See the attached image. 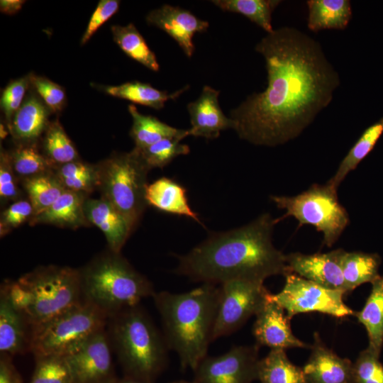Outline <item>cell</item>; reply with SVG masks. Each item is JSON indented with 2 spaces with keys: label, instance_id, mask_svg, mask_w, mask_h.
Listing matches in <instances>:
<instances>
[{
  "label": "cell",
  "instance_id": "obj_47",
  "mask_svg": "<svg viewBox=\"0 0 383 383\" xmlns=\"http://www.w3.org/2000/svg\"><path fill=\"white\" fill-rule=\"evenodd\" d=\"M113 383H152V381L125 375L122 379H116Z\"/></svg>",
  "mask_w": 383,
  "mask_h": 383
},
{
  "label": "cell",
  "instance_id": "obj_25",
  "mask_svg": "<svg viewBox=\"0 0 383 383\" xmlns=\"http://www.w3.org/2000/svg\"><path fill=\"white\" fill-rule=\"evenodd\" d=\"M307 26L313 32L326 29L344 30L352 18L349 0H308Z\"/></svg>",
  "mask_w": 383,
  "mask_h": 383
},
{
  "label": "cell",
  "instance_id": "obj_5",
  "mask_svg": "<svg viewBox=\"0 0 383 383\" xmlns=\"http://www.w3.org/2000/svg\"><path fill=\"white\" fill-rule=\"evenodd\" d=\"M108 336L126 376L152 381L165 367L163 335L139 305L109 317Z\"/></svg>",
  "mask_w": 383,
  "mask_h": 383
},
{
  "label": "cell",
  "instance_id": "obj_48",
  "mask_svg": "<svg viewBox=\"0 0 383 383\" xmlns=\"http://www.w3.org/2000/svg\"><path fill=\"white\" fill-rule=\"evenodd\" d=\"M171 383H195L194 381L192 382H187V381H184V380H179V381H175V382H172Z\"/></svg>",
  "mask_w": 383,
  "mask_h": 383
},
{
  "label": "cell",
  "instance_id": "obj_44",
  "mask_svg": "<svg viewBox=\"0 0 383 383\" xmlns=\"http://www.w3.org/2000/svg\"><path fill=\"white\" fill-rule=\"evenodd\" d=\"M19 192L15 181L14 171L9 155L5 150L1 151L0 157V196L6 200H15Z\"/></svg>",
  "mask_w": 383,
  "mask_h": 383
},
{
  "label": "cell",
  "instance_id": "obj_24",
  "mask_svg": "<svg viewBox=\"0 0 383 383\" xmlns=\"http://www.w3.org/2000/svg\"><path fill=\"white\" fill-rule=\"evenodd\" d=\"M128 109L133 119L130 135L135 143V149H143L166 138L182 140L190 135L189 129H179L155 116L142 114L133 104L129 105Z\"/></svg>",
  "mask_w": 383,
  "mask_h": 383
},
{
  "label": "cell",
  "instance_id": "obj_38",
  "mask_svg": "<svg viewBox=\"0 0 383 383\" xmlns=\"http://www.w3.org/2000/svg\"><path fill=\"white\" fill-rule=\"evenodd\" d=\"M29 383H72L65 356L47 355L35 358V367Z\"/></svg>",
  "mask_w": 383,
  "mask_h": 383
},
{
  "label": "cell",
  "instance_id": "obj_43",
  "mask_svg": "<svg viewBox=\"0 0 383 383\" xmlns=\"http://www.w3.org/2000/svg\"><path fill=\"white\" fill-rule=\"evenodd\" d=\"M120 1L101 0L87 24V28L81 38V45L86 44L96 30L118 11Z\"/></svg>",
  "mask_w": 383,
  "mask_h": 383
},
{
  "label": "cell",
  "instance_id": "obj_29",
  "mask_svg": "<svg viewBox=\"0 0 383 383\" xmlns=\"http://www.w3.org/2000/svg\"><path fill=\"white\" fill-rule=\"evenodd\" d=\"M380 258L376 254L347 252L343 250L340 266L348 293L366 282H372L379 275Z\"/></svg>",
  "mask_w": 383,
  "mask_h": 383
},
{
  "label": "cell",
  "instance_id": "obj_9",
  "mask_svg": "<svg viewBox=\"0 0 383 383\" xmlns=\"http://www.w3.org/2000/svg\"><path fill=\"white\" fill-rule=\"evenodd\" d=\"M337 191L327 183L314 184L295 196H271L277 207L286 211L283 216L275 219L276 223L292 216L299 226H314L323 234V244L331 247L350 222L348 213L340 203Z\"/></svg>",
  "mask_w": 383,
  "mask_h": 383
},
{
  "label": "cell",
  "instance_id": "obj_21",
  "mask_svg": "<svg viewBox=\"0 0 383 383\" xmlns=\"http://www.w3.org/2000/svg\"><path fill=\"white\" fill-rule=\"evenodd\" d=\"M30 326L9 299L0 293V353L13 357L30 351Z\"/></svg>",
  "mask_w": 383,
  "mask_h": 383
},
{
  "label": "cell",
  "instance_id": "obj_34",
  "mask_svg": "<svg viewBox=\"0 0 383 383\" xmlns=\"http://www.w3.org/2000/svg\"><path fill=\"white\" fill-rule=\"evenodd\" d=\"M55 175L65 189L88 194L98 185V167L79 160L57 166Z\"/></svg>",
  "mask_w": 383,
  "mask_h": 383
},
{
  "label": "cell",
  "instance_id": "obj_40",
  "mask_svg": "<svg viewBox=\"0 0 383 383\" xmlns=\"http://www.w3.org/2000/svg\"><path fill=\"white\" fill-rule=\"evenodd\" d=\"M30 87L29 74L11 81L4 89L0 105L5 118L10 124L14 114L24 101Z\"/></svg>",
  "mask_w": 383,
  "mask_h": 383
},
{
  "label": "cell",
  "instance_id": "obj_15",
  "mask_svg": "<svg viewBox=\"0 0 383 383\" xmlns=\"http://www.w3.org/2000/svg\"><path fill=\"white\" fill-rule=\"evenodd\" d=\"M343 249L311 255L293 252L286 255L289 272L331 289L348 293L340 266Z\"/></svg>",
  "mask_w": 383,
  "mask_h": 383
},
{
  "label": "cell",
  "instance_id": "obj_27",
  "mask_svg": "<svg viewBox=\"0 0 383 383\" xmlns=\"http://www.w3.org/2000/svg\"><path fill=\"white\" fill-rule=\"evenodd\" d=\"M372 284L365 306L354 315L366 328L368 348L379 356L383 344V276H379Z\"/></svg>",
  "mask_w": 383,
  "mask_h": 383
},
{
  "label": "cell",
  "instance_id": "obj_22",
  "mask_svg": "<svg viewBox=\"0 0 383 383\" xmlns=\"http://www.w3.org/2000/svg\"><path fill=\"white\" fill-rule=\"evenodd\" d=\"M148 205L171 214L184 216L201 223L198 214L188 203L187 189L168 177H161L148 184L145 194Z\"/></svg>",
  "mask_w": 383,
  "mask_h": 383
},
{
  "label": "cell",
  "instance_id": "obj_39",
  "mask_svg": "<svg viewBox=\"0 0 383 383\" xmlns=\"http://www.w3.org/2000/svg\"><path fill=\"white\" fill-rule=\"evenodd\" d=\"M30 87L52 111L59 113L65 108L67 96L65 89L50 79L30 73Z\"/></svg>",
  "mask_w": 383,
  "mask_h": 383
},
{
  "label": "cell",
  "instance_id": "obj_14",
  "mask_svg": "<svg viewBox=\"0 0 383 383\" xmlns=\"http://www.w3.org/2000/svg\"><path fill=\"white\" fill-rule=\"evenodd\" d=\"M145 20L148 25L160 28L174 39L188 57H192L195 50L194 35L206 31L209 27L208 21L189 10L169 4L150 11Z\"/></svg>",
  "mask_w": 383,
  "mask_h": 383
},
{
  "label": "cell",
  "instance_id": "obj_23",
  "mask_svg": "<svg viewBox=\"0 0 383 383\" xmlns=\"http://www.w3.org/2000/svg\"><path fill=\"white\" fill-rule=\"evenodd\" d=\"M84 195L66 189L48 209L33 217L30 224L46 223L72 228L88 225L84 210Z\"/></svg>",
  "mask_w": 383,
  "mask_h": 383
},
{
  "label": "cell",
  "instance_id": "obj_7",
  "mask_svg": "<svg viewBox=\"0 0 383 383\" xmlns=\"http://www.w3.org/2000/svg\"><path fill=\"white\" fill-rule=\"evenodd\" d=\"M109 316L82 299L53 318L30 327V351L35 358L67 356L107 326Z\"/></svg>",
  "mask_w": 383,
  "mask_h": 383
},
{
  "label": "cell",
  "instance_id": "obj_37",
  "mask_svg": "<svg viewBox=\"0 0 383 383\" xmlns=\"http://www.w3.org/2000/svg\"><path fill=\"white\" fill-rule=\"evenodd\" d=\"M180 141L179 139L166 138L143 149H134L150 170L163 168L177 157L189 153V147Z\"/></svg>",
  "mask_w": 383,
  "mask_h": 383
},
{
  "label": "cell",
  "instance_id": "obj_3",
  "mask_svg": "<svg viewBox=\"0 0 383 383\" xmlns=\"http://www.w3.org/2000/svg\"><path fill=\"white\" fill-rule=\"evenodd\" d=\"M219 286L204 283L184 293L162 291L152 296L168 348L181 369L194 371L207 356L216 319Z\"/></svg>",
  "mask_w": 383,
  "mask_h": 383
},
{
  "label": "cell",
  "instance_id": "obj_1",
  "mask_svg": "<svg viewBox=\"0 0 383 383\" xmlns=\"http://www.w3.org/2000/svg\"><path fill=\"white\" fill-rule=\"evenodd\" d=\"M255 50L265 59L267 87L249 95L230 117L240 139L255 145H282L330 104L340 75L320 43L293 27L273 30Z\"/></svg>",
  "mask_w": 383,
  "mask_h": 383
},
{
  "label": "cell",
  "instance_id": "obj_12",
  "mask_svg": "<svg viewBox=\"0 0 383 383\" xmlns=\"http://www.w3.org/2000/svg\"><path fill=\"white\" fill-rule=\"evenodd\" d=\"M259 345H236L206 356L194 370L195 383H252L257 378Z\"/></svg>",
  "mask_w": 383,
  "mask_h": 383
},
{
  "label": "cell",
  "instance_id": "obj_16",
  "mask_svg": "<svg viewBox=\"0 0 383 383\" xmlns=\"http://www.w3.org/2000/svg\"><path fill=\"white\" fill-rule=\"evenodd\" d=\"M270 293L267 300L255 315L252 333L257 345L271 350L308 348L292 333L290 318L284 309L275 302Z\"/></svg>",
  "mask_w": 383,
  "mask_h": 383
},
{
  "label": "cell",
  "instance_id": "obj_8",
  "mask_svg": "<svg viewBox=\"0 0 383 383\" xmlns=\"http://www.w3.org/2000/svg\"><path fill=\"white\" fill-rule=\"evenodd\" d=\"M97 167V187L101 197L125 217L133 230L148 205L145 194L150 169L134 148L111 156Z\"/></svg>",
  "mask_w": 383,
  "mask_h": 383
},
{
  "label": "cell",
  "instance_id": "obj_42",
  "mask_svg": "<svg viewBox=\"0 0 383 383\" xmlns=\"http://www.w3.org/2000/svg\"><path fill=\"white\" fill-rule=\"evenodd\" d=\"M34 211L30 201L19 200L11 204L3 213L1 218V235L21 225L33 217Z\"/></svg>",
  "mask_w": 383,
  "mask_h": 383
},
{
  "label": "cell",
  "instance_id": "obj_35",
  "mask_svg": "<svg viewBox=\"0 0 383 383\" xmlns=\"http://www.w3.org/2000/svg\"><path fill=\"white\" fill-rule=\"evenodd\" d=\"M44 155L55 166L79 160L77 150L58 120L50 122L43 140Z\"/></svg>",
  "mask_w": 383,
  "mask_h": 383
},
{
  "label": "cell",
  "instance_id": "obj_31",
  "mask_svg": "<svg viewBox=\"0 0 383 383\" xmlns=\"http://www.w3.org/2000/svg\"><path fill=\"white\" fill-rule=\"evenodd\" d=\"M111 30L114 42L127 56L153 72L159 71L155 53L133 23L113 25Z\"/></svg>",
  "mask_w": 383,
  "mask_h": 383
},
{
  "label": "cell",
  "instance_id": "obj_11",
  "mask_svg": "<svg viewBox=\"0 0 383 383\" xmlns=\"http://www.w3.org/2000/svg\"><path fill=\"white\" fill-rule=\"evenodd\" d=\"M285 284L272 299L282 306L289 318L301 313L318 312L336 318L354 315L355 311L343 301V290L331 289L290 272Z\"/></svg>",
  "mask_w": 383,
  "mask_h": 383
},
{
  "label": "cell",
  "instance_id": "obj_18",
  "mask_svg": "<svg viewBox=\"0 0 383 383\" xmlns=\"http://www.w3.org/2000/svg\"><path fill=\"white\" fill-rule=\"evenodd\" d=\"M310 357L302 367L308 383H354L353 364L327 348L313 335Z\"/></svg>",
  "mask_w": 383,
  "mask_h": 383
},
{
  "label": "cell",
  "instance_id": "obj_4",
  "mask_svg": "<svg viewBox=\"0 0 383 383\" xmlns=\"http://www.w3.org/2000/svg\"><path fill=\"white\" fill-rule=\"evenodd\" d=\"M30 327L58 315L82 300L79 270L49 265L4 282L1 292Z\"/></svg>",
  "mask_w": 383,
  "mask_h": 383
},
{
  "label": "cell",
  "instance_id": "obj_19",
  "mask_svg": "<svg viewBox=\"0 0 383 383\" xmlns=\"http://www.w3.org/2000/svg\"><path fill=\"white\" fill-rule=\"evenodd\" d=\"M84 210L89 223L96 226L104 234L110 250L120 252L133 231L125 217L102 197L86 199Z\"/></svg>",
  "mask_w": 383,
  "mask_h": 383
},
{
  "label": "cell",
  "instance_id": "obj_2",
  "mask_svg": "<svg viewBox=\"0 0 383 383\" xmlns=\"http://www.w3.org/2000/svg\"><path fill=\"white\" fill-rule=\"evenodd\" d=\"M275 219L263 213L250 223L212 233L189 252L178 257L176 272L192 281L221 284L238 278L265 281L290 273L286 255L272 243Z\"/></svg>",
  "mask_w": 383,
  "mask_h": 383
},
{
  "label": "cell",
  "instance_id": "obj_20",
  "mask_svg": "<svg viewBox=\"0 0 383 383\" xmlns=\"http://www.w3.org/2000/svg\"><path fill=\"white\" fill-rule=\"evenodd\" d=\"M52 111L31 87L24 101L8 126L13 137L20 143L37 142L45 133Z\"/></svg>",
  "mask_w": 383,
  "mask_h": 383
},
{
  "label": "cell",
  "instance_id": "obj_45",
  "mask_svg": "<svg viewBox=\"0 0 383 383\" xmlns=\"http://www.w3.org/2000/svg\"><path fill=\"white\" fill-rule=\"evenodd\" d=\"M0 383H22L20 374L12 362V357L1 355Z\"/></svg>",
  "mask_w": 383,
  "mask_h": 383
},
{
  "label": "cell",
  "instance_id": "obj_33",
  "mask_svg": "<svg viewBox=\"0 0 383 383\" xmlns=\"http://www.w3.org/2000/svg\"><path fill=\"white\" fill-rule=\"evenodd\" d=\"M23 187L33 208V217L48 209L66 190L51 172L25 178Z\"/></svg>",
  "mask_w": 383,
  "mask_h": 383
},
{
  "label": "cell",
  "instance_id": "obj_10",
  "mask_svg": "<svg viewBox=\"0 0 383 383\" xmlns=\"http://www.w3.org/2000/svg\"><path fill=\"white\" fill-rule=\"evenodd\" d=\"M270 294L261 280L238 278L221 283L212 341L231 334L255 316Z\"/></svg>",
  "mask_w": 383,
  "mask_h": 383
},
{
  "label": "cell",
  "instance_id": "obj_41",
  "mask_svg": "<svg viewBox=\"0 0 383 383\" xmlns=\"http://www.w3.org/2000/svg\"><path fill=\"white\" fill-rule=\"evenodd\" d=\"M370 348L363 350L353 364L354 383H383V366Z\"/></svg>",
  "mask_w": 383,
  "mask_h": 383
},
{
  "label": "cell",
  "instance_id": "obj_30",
  "mask_svg": "<svg viewBox=\"0 0 383 383\" xmlns=\"http://www.w3.org/2000/svg\"><path fill=\"white\" fill-rule=\"evenodd\" d=\"M383 133V117L367 127L340 162L335 174L327 184L338 190L348 173L372 151Z\"/></svg>",
  "mask_w": 383,
  "mask_h": 383
},
{
  "label": "cell",
  "instance_id": "obj_13",
  "mask_svg": "<svg viewBox=\"0 0 383 383\" xmlns=\"http://www.w3.org/2000/svg\"><path fill=\"white\" fill-rule=\"evenodd\" d=\"M65 357L72 383H113L116 379L106 328L92 335Z\"/></svg>",
  "mask_w": 383,
  "mask_h": 383
},
{
  "label": "cell",
  "instance_id": "obj_32",
  "mask_svg": "<svg viewBox=\"0 0 383 383\" xmlns=\"http://www.w3.org/2000/svg\"><path fill=\"white\" fill-rule=\"evenodd\" d=\"M211 2L224 11L240 13L267 33L274 29L272 16L280 0H213Z\"/></svg>",
  "mask_w": 383,
  "mask_h": 383
},
{
  "label": "cell",
  "instance_id": "obj_36",
  "mask_svg": "<svg viewBox=\"0 0 383 383\" xmlns=\"http://www.w3.org/2000/svg\"><path fill=\"white\" fill-rule=\"evenodd\" d=\"M9 155L14 172L26 178L50 172L55 167L39 150L37 142L19 143Z\"/></svg>",
  "mask_w": 383,
  "mask_h": 383
},
{
  "label": "cell",
  "instance_id": "obj_26",
  "mask_svg": "<svg viewBox=\"0 0 383 383\" xmlns=\"http://www.w3.org/2000/svg\"><path fill=\"white\" fill-rule=\"evenodd\" d=\"M99 87L110 96L160 110L167 101L177 99L189 87L186 86L172 93L159 90L150 84L138 81L128 82L116 86H99Z\"/></svg>",
  "mask_w": 383,
  "mask_h": 383
},
{
  "label": "cell",
  "instance_id": "obj_17",
  "mask_svg": "<svg viewBox=\"0 0 383 383\" xmlns=\"http://www.w3.org/2000/svg\"><path fill=\"white\" fill-rule=\"evenodd\" d=\"M220 91L209 85L200 96L187 104L190 117L189 135L207 139L217 138L221 131L235 128V122L226 116L219 104Z\"/></svg>",
  "mask_w": 383,
  "mask_h": 383
},
{
  "label": "cell",
  "instance_id": "obj_28",
  "mask_svg": "<svg viewBox=\"0 0 383 383\" xmlns=\"http://www.w3.org/2000/svg\"><path fill=\"white\" fill-rule=\"evenodd\" d=\"M260 383H308L302 367L288 359L284 350H270L257 365Z\"/></svg>",
  "mask_w": 383,
  "mask_h": 383
},
{
  "label": "cell",
  "instance_id": "obj_46",
  "mask_svg": "<svg viewBox=\"0 0 383 383\" xmlns=\"http://www.w3.org/2000/svg\"><path fill=\"white\" fill-rule=\"evenodd\" d=\"M26 1L23 0H1L0 11L7 15H13L21 10Z\"/></svg>",
  "mask_w": 383,
  "mask_h": 383
},
{
  "label": "cell",
  "instance_id": "obj_6",
  "mask_svg": "<svg viewBox=\"0 0 383 383\" xmlns=\"http://www.w3.org/2000/svg\"><path fill=\"white\" fill-rule=\"evenodd\" d=\"M82 299L109 317L139 305L155 293L152 283L123 257L110 250L79 270Z\"/></svg>",
  "mask_w": 383,
  "mask_h": 383
}]
</instances>
